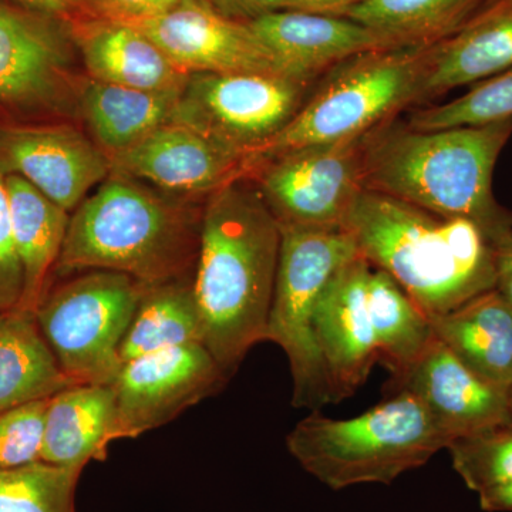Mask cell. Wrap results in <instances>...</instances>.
<instances>
[{"label":"cell","instance_id":"cell-1","mask_svg":"<svg viewBox=\"0 0 512 512\" xmlns=\"http://www.w3.org/2000/svg\"><path fill=\"white\" fill-rule=\"evenodd\" d=\"M281 248V227L245 178L212 192L201 217L195 298L204 346L229 376L265 342Z\"/></svg>","mask_w":512,"mask_h":512},{"label":"cell","instance_id":"cell-2","mask_svg":"<svg viewBox=\"0 0 512 512\" xmlns=\"http://www.w3.org/2000/svg\"><path fill=\"white\" fill-rule=\"evenodd\" d=\"M511 137L512 117L431 131L394 119L363 140L365 190L474 222L495 245L512 234V211L493 188L495 165Z\"/></svg>","mask_w":512,"mask_h":512},{"label":"cell","instance_id":"cell-3","mask_svg":"<svg viewBox=\"0 0 512 512\" xmlns=\"http://www.w3.org/2000/svg\"><path fill=\"white\" fill-rule=\"evenodd\" d=\"M343 228L429 318L495 288V248L474 222L363 190Z\"/></svg>","mask_w":512,"mask_h":512},{"label":"cell","instance_id":"cell-4","mask_svg":"<svg viewBox=\"0 0 512 512\" xmlns=\"http://www.w3.org/2000/svg\"><path fill=\"white\" fill-rule=\"evenodd\" d=\"M200 231L187 212L113 171L74 210L55 271L119 272L144 285L184 278Z\"/></svg>","mask_w":512,"mask_h":512},{"label":"cell","instance_id":"cell-5","mask_svg":"<svg viewBox=\"0 0 512 512\" xmlns=\"http://www.w3.org/2000/svg\"><path fill=\"white\" fill-rule=\"evenodd\" d=\"M450 443L424 404L407 390H397L352 419H329L313 410L286 436V447L303 470L335 491L393 483Z\"/></svg>","mask_w":512,"mask_h":512},{"label":"cell","instance_id":"cell-6","mask_svg":"<svg viewBox=\"0 0 512 512\" xmlns=\"http://www.w3.org/2000/svg\"><path fill=\"white\" fill-rule=\"evenodd\" d=\"M431 46L376 50L330 70L291 123L249 156L251 171L286 151L366 136L419 106Z\"/></svg>","mask_w":512,"mask_h":512},{"label":"cell","instance_id":"cell-7","mask_svg":"<svg viewBox=\"0 0 512 512\" xmlns=\"http://www.w3.org/2000/svg\"><path fill=\"white\" fill-rule=\"evenodd\" d=\"M279 227L281 248L265 342L276 343L288 356L293 406L313 412L333 403L313 323L316 305L340 266L360 252L345 228Z\"/></svg>","mask_w":512,"mask_h":512},{"label":"cell","instance_id":"cell-8","mask_svg":"<svg viewBox=\"0 0 512 512\" xmlns=\"http://www.w3.org/2000/svg\"><path fill=\"white\" fill-rule=\"evenodd\" d=\"M144 284L111 271H89L46 293L37 325L74 384H109L121 367V342Z\"/></svg>","mask_w":512,"mask_h":512},{"label":"cell","instance_id":"cell-9","mask_svg":"<svg viewBox=\"0 0 512 512\" xmlns=\"http://www.w3.org/2000/svg\"><path fill=\"white\" fill-rule=\"evenodd\" d=\"M312 84L281 74L192 73L171 121L220 141L248 161L291 123Z\"/></svg>","mask_w":512,"mask_h":512},{"label":"cell","instance_id":"cell-10","mask_svg":"<svg viewBox=\"0 0 512 512\" xmlns=\"http://www.w3.org/2000/svg\"><path fill=\"white\" fill-rule=\"evenodd\" d=\"M365 136L286 151L256 165V180L279 225L308 229L343 228L365 190Z\"/></svg>","mask_w":512,"mask_h":512},{"label":"cell","instance_id":"cell-11","mask_svg":"<svg viewBox=\"0 0 512 512\" xmlns=\"http://www.w3.org/2000/svg\"><path fill=\"white\" fill-rule=\"evenodd\" d=\"M228 373L202 343L148 353L121 365L109 383L114 441L137 439L214 396Z\"/></svg>","mask_w":512,"mask_h":512},{"label":"cell","instance_id":"cell-12","mask_svg":"<svg viewBox=\"0 0 512 512\" xmlns=\"http://www.w3.org/2000/svg\"><path fill=\"white\" fill-rule=\"evenodd\" d=\"M185 73L286 76L248 23L221 15L204 0H187L157 18L134 23ZM289 77V76H288Z\"/></svg>","mask_w":512,"mask_h":512},{"label":"cell","instance_id":"cell-13","mask_svg":"<svg viewBox=\"0 0 512 512\" xmlns=\"http://www.w3.org/2000/svg\"><path fill=\"white\" fill-rule=\"evenodd\" d=\"M110 173V157L72 127L0 128V174L22 178L67 212Z\"/></svg>","mask_w":512,"mask_h":512},{"label":"cell","instance_id":"cell-14","mask_svg":"<svg viewBox=\"0 0 512 512\" xmlns=\"http://www.w3.org/2000/svg\"><path fill=\"white\" fill-rule=\"evenodd\" d=\"M370 268L362 255L350 259L332 276L316 305L313 323L333 403L353 396L379 362L367 303Z\"/></svg>","mask_w":512,"mask_h":512},{"label":"cell","instance_id":"cell-15","mask_svg":"<svg viewBox=\"0 0 512 512\" xmlns=\"http://www.w3.org/2000/svg\"><path fill=\"white\" fill-rule=\"evenodd\" d=\"M110 161L114 173L173 191L212 194L249 175L244 154L174 121L114 154Z\"/></svg>","mask_w":512,"mask_h":512},{"label":"cell","instance_id":"cell-16","mask_svg":"<svg viewBox=\"0 0 512 512\" xmlns=\"http://www.w3.org/2000/svg\"><path fill=\"white\" fill-rule=\"evenodd\" d=\"M389 387L393 393H413L451 443L512 421L510 390L474 375L437 338L416 365L392 379Z\"/></svg>","mask_w":512,"mask_h":512},{"label":"cell","instance_id":"cell-17","mask_svg":"<svg viewBox=\"0 0 512 512\" xmlns=\"http://www.w3.org/2000/svg\"><path fill=\"white\" fill-rule=\"evenodd\" d=\"M271 49L286 76L315 83L353 57L394 49L389 37L343 16L278 10L248 23Z\"/></svg>","mask_w":512,"mask_h":512},{"label":"cell","instance_id":"cell-18","mask_svg":"<svg viewBox=\"0 0 512 512\" xmlns=\"http://www.w3.org/2000/svg\"><path fill=\"white\" fill-rule=\"evenodd\" d=\"M69 50L49 20L0 3V106L55 104L66 84Z\"/></svg>","mask_w":512,"mask_h":512},{"label":"cell","instance_id":"cell-19","mask_svg":"<svg viewBox=\"0 0 512 512\" xmlns=\"http://www.w3.org/2000/svg\"><path fill=\"white\" fill-rule=\"evenodd\" d=\"M512 67V0H495L456 35L431 46L419 104Z\"/></svg>","mask_w":512,"mask_h":512},{"label":"cell","instance_id":"cell-20","mask_svg":"<svg viewBox=\"0 0 512 512\" xmlns=\"http://www.w3.org/2000/svg\"><path fill=\"white\" fill-rule=\"evenodd\" d=\"M77 45L96 82L147 92L181 93L190 77L130 23L109 19L90 23L77 32Z\"/></svg>","mask_w":512,"mask_h":512},{"label":"cell","instance_id":"cell-21","mask_svg":"<svg viewBox=\"0 0 512 512\" xmlns=\"http://www.w3.org/2000/svg\"><path fill=\"white\" fill-rule=\"evenodd\" d=\"M430 320L436 338L474 375L512 389V308L497 289Z\"/></svg>","mask_w":512,"mask_h":512},{"label":"cell","instance_id":"cell-22","mask_svg":"<svg viewBox=\"0 0 512 512\" xmlns=\"http://www.w3.org/2000/svg\"><path fill=\"white\" fill-rule=\"evenodd\" d=\"M114 399L109 384H77L50 397L42 461L84 468L106 460L113 443Z\"/></svg>","mask_w":512,"mask_h":512},{"label":"cell","instance_id":"cell-23","mask_svg":"<svg viewBox=\"0 0 512 512\" xmlns=\"http://www.w3.org/2000/svg\"><path fill=\"white\" fill-rule=\"evenodd\" d=\"M13 241L23 272L19 308L35 313L46 295V282L56 269L69 228V212L16 175H6Z\"/></svg>","mask_w":512,"mask_h":512},{"label":"cell","instance_id":"cell-24","mask_svg":"<svg viewBox=\"0 0 512 512\" xmlns=\"http://www.w3.org/2000/svg\"><path fill=\"white\" fill-rule=\"evenodd\" d=\"M77 386L57 363L35 313L0 312V413Z\"/></svg>","mask_w":512,"mask_h":512},{"label":"cell","instance_id":"cell-25","mask_svg":"<svg viewBox=\"0 0 512 512\" xmlns=\"http://www.w3.org/2000/svg\"><path fill=\"white\" fill-rule=\"evenodd\" d=\"M192 343L204 345V328L192 276L144 285L121 342V365L148 353Z\"/></svg>","mask_w":512,"mask_h":512},{"label":"cell","instance_id":"cell-26","mask_svg":"<svg viewBox=\"0 0 512 512\" xmlns=\"http://www.w3.org/2000/svg\"><path fill=\"white\" fill-rule=\"evenodd\" d=\"M180 94L90 80L83 92L84 117L101 150L111 157L170 123Z\"/></svg>","mask_w":512,"mask_h":512},{"label":"cell","instance_id":"cell-27","mask_svg":"<svg viewBox=\"0 0 512 512\" xmlns=\"http://www.w3.org/2000/svg\"><path fill=\"white\" fill-rule=\"evenodd\" d=\"M367 303L379 363L392 379H399L436 339L431 320L392 276L373 265L367 276Z\"/></svg>","mask_w":512,"mask_h":512},{"label":"cell","instance_id":"cell-28","mask_svg":"<svg viewBox=\"0 0 512 512\" xmlns=\"http://www.w3.org/2000/svg\"><path fill=\"white\" fill-rule=\"evenodd\" d=\"M495 0H366L343 13L397 46H431L456 35Z\"/></svg>","mask_w":512,"mask_h":512},{"label":"cell","instance_id":"cell-29","mask_svg":"<svg viewBox=\"0 0 512 512\" xmlns=\"http://www.w3.org/2000/svg\"><path fill=\"white\" fill-rule=\"evenodd\" d=\"M83 468L45 461L0 470V512H76Z\"/></svg>","mask_w":512,"mask_h":512},{"label":"cell","instance_id":"cell-30","mask_svg":"<svg viewBox=\"0 0 512 512\" xmlns=\"http://www.w3.org/2000/svg\"><path fill=\"white\" fill-rule=\"evenodd\" d=\"M512 117V67L474 84L457 99L414 111L406 121L419 131L460 126H481Z\"/></svg>","mask_w":512,"mask_h":512},{"label":"cell","instance_id":"cell-31","mask_svg":"<svg viewBox=\"0 0 512 512\" xmlns=\"http://www.w3.org/2000/svg\"><path fill=\"white\" fill-rule=\"evenodd\" d=\"M447 450L454 470L474 493L512 481V421L454 440Z\"/></svg>","mask_w":512,"mask_h":512},{"label":"cell","instance_id":"cell-32","mask_svg":"<svg viewBox=\"0 0 512 512\" xmlns=\"http://www.w3.org/2000/svg\"><path fill=\"white\" fill-rule=\"evenodd\" d=\"M47 403L37 400L0 413V470L42 461Z\"/></svg>","mask_w":512,"mask_h":512},{"label":"cell","instance_id":"cell-33","mask_svg":"<svg viewBox=\"0 0 512 512\" xmlns=\"http://www.w3.org/2000/svg\"><path fill=\"white\" fill-rule=\"evenodd\" d=\"M23 295V272L15 241L5 178L0 174V312L19 308Z\"/></svg>","mask_w":512,"mask_h":512},{"label":"cell","instance_id":"cell-34","mask_svg":"<svg viewBox=\"0 0 512 512\" xmlns=\"http://www.w3.org/2000/svg\"><path fill=\"white\" fill-rule=\"evenodd\" d=\"M185 2L187 0H93L104 18L130 25L165 15Z\"/></svg>","mask_w":512,"mask_h":512},{"label":"cell","instance_id":"cell-35","mask_svg":"<svg viewBox=\"0 0 512 512\" xmlns=\"http://www.w3.org/2000/svg\"><path fill=\"white\" fill-rule=\"evenodd\" d=\"M204 2L221 15L244 23L252 22L278 10H289V0H204Z\"/></svg>","mask_w":512,"mask_h":512},{"label":"cell","instance_id":"cell-36","mask_svg":"<svg viewBox=\"0 0 512 512\" xmlns=\"http://www.w3.org/2000/svg\"><path fill=\"white\" fill-rule=\"evenodd\" d=\"M495 289L512 308V234L494 245Z\"/></svg>","mask_w":512,"mask_h":512},{"label":"cell","instance_id":"cell-37","mask_svg":"<svg viewBox=\"0 0 512 512\" xmlns=\"http://www.w3.org/2000/svg\"><path fill=\"white\" fill-rule=\"evenodd\" d=\"M366 0H289V10L320 13V15L342 16Z\"/></svg>","mask_w":512,"mask_h":512},{"label":"cell","instance_id":"cell-38","mask_svg":"<svg viewBox=\"0 0 512 512\" xmlns=\"http://www.w3.org/2000/svg\"><path fill=\"white\" fill-rule=\"evenodd\" d=\"M478 501L485 512H512V481L481 491Z\"/></svg>","mask_w":512,"mask_h":512},{"label":"cell","instance_id":"cell-39","mask_svg":"<svg viewBox=\"0 0 512 512\" xmlns=\"http://www.w3.org/2000/svg\"><path fill=\"white\" fill-rule=\"evenodd\" d=\"M39 15L59 16L76 12L84 0H15Z\"/></svg>","mask_w":512,"mask_h":512},{"label":"cell","instance_id":"cell-40","mask_svg":"<svg viewBox=\"0 0 512 512\" xmlns=\"http://www.w3.org/2000/svg\"><path fill=\"white\" fill-rule=\"evenodd\" d=\"M510 406H511V413H512V389L510 390Z\"/></svg>","mask_w":512,"mask_h":512}]
</instances>
